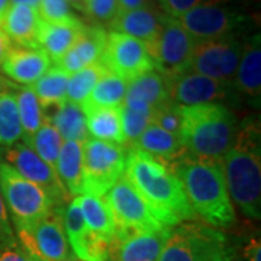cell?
I'll list each match as a JSON object with an SVG mask.
<instances>
[{"mask_svg":"<svg viewBox=\"0 0 261 261\" xmlns=\"http://www.w3.org/2000/svg\"><path fill=\"white\" fill-rule=\"evenodd\" d=\"M195 44V38L178 23L177 19L166 16L157 37L147 44L154 70L166 79L187 71Z\"/></svg>","mask_w":261,"mask_h":261,"instance_id":"cell-10","label":"cell"},{"mask_svg":"<svg viewBox=\"0 0 261 261\" xmlns=\"http://www.w3.org/2000/svg\"><path fill=\"white\" fill-rule=\"evenodd\" d=\"M180 141L186 155L222 161L232 147L238 126L235 113L222 103L180 106Z\"/></svg>","mask_w":261,"mask_h":261,"instance_id":"cell-4","label":"cell"},{"mask_svg":"<svg viewBox=\"0 0 261 261\" xmlns=\"http://www.w3.org/2000/svg\"><path fill=\"white\" fill-rule=\"evenodd\" d=\"M130 147L145 152L147 155L167 167L174 164L186 154L178 135L161 129L154 123H149L137 142Z\"/></svg>","mask_w":261,"mask_h":261,"instance_id":"cell-23","label":"cell"},{"mask_svg":"<svg viewBox=\"0 0 261 261\" xmlns=\"http://www.w3.org/2000/svg\"><path fill=\"white\" fill-rule=\"evenodd\" d=\"M38 15L41 20L51 23L67 22L77 18L71 10V6L65 0H41Z\"/></svg>","mask_w":261,"mask_h":261,"instance_id":"cell-37","label":"cell"},{"mask_svg":"<svg viewBox=\"0 0 261 261\" xmlns=\"http://www.w3.org/2000/svg\"><path fill=\"white\" fill-rule=\"evenodd\" d=\"M44 119L49 121L61 138L64 141H77L84 142L89 138L87 125H86V113L80 105L65 100L54 109H48L42 112Z\"/></svg>","mask_w":261,"mask_h":261,"instance_id":"cell-25","label":"cell"},{"mask_svg":"<svg viewBox=\"0 0 261 261\" xmlns=\"http://www.w3.org/2000/svg\"><path fill=\"white\" fill-rule=\"evenodd\" d=\"M261 244L258 238H251L244 247V260L261 261Z\"/></svg>","mask_w":261,"mask_h":261,"instance_id":"cell-42","label":"cell"},{"mask_svg":"<svg viewBox=\"0 0 261 261\" xmlns=\"http://www.w3.org/2000/svg\"><path fill=\"white\" fill-rule=\"evenodd\" d=\"M84 27L86 25L79 18L58 23L39 20L38 45L47 53L49 60L57 64L82 35Z\"/></svg>","mask_w":261,"mask_h":261,"instance_id":"cell-21","label":"cell"},{"mask_svg":"<svg viewBox=\"0 0 261 261\" xmlns=\"http://www.w3.org/2000/svg\"><path fill=\"white\" fill-rule=\"evenodd\" d=\"M125 177L151 207L154 216L167 228L196 221L180 178L164 164L140 149L126 147Z\"/></svg>","mask_w":261,"mask_h":261,"instance_id":"cell-1","label":"cell"},{"mask_svg":"<svg viewBox=\"0 0 261 261\" xmlns=\"http://www.w3.org/2000/svg\"><path fill=\"white\" fill-rule=\"evenodd\" d=\"M77 202L87 229L111 245L116 233V228L111 209L106 202L102 197L92 195L77 196Z\"/></svg>","mask_w":261,"mask_h":261,"instance_id":"cell-27","label":"cell"},{"mask_svg":"<svg viewBox=\"0 0 261 261\" xmlns=\"http://www.w3.org/2000/svg\"><path fill=\"white\" fill-rule=\"evenodd\" d=\"M121 121L125 141H126V144H129L130 147L137 142V140L141 137V134L152 122V119L147 115L134 112L125 106H121Z\"/></svg>","mask_w":261,"mask_h":261,"instance_id":"cell-36","label":"cell"},{"mask_svg":"<svg viewBox=\"0 0 261 261\" xmlns=\"http://www.w3.org/2000/svg\"><path fill=\"white\" fill-rule=\"evenodd\" d=\"M152 5L151 0H118V13L119 12H128V10L140 9Z\"/></svg>","mask_w":261,"mask_h":261,"instance_id":"cell-43","label":"cell"},{"mask_svg":"<svg viewBox=\"0 0 261 261\" xmlns=\"http://www.w3.org/2000/svg\"><path fill=\"white\" fill-rule=\"evenodd\" d=\"M235 261H238V260H235Z\"/></svg>","mask_w":261,"mask_h":261,"instance_id":"cell-53","label":"cell"},{"mask_svg":"<svg viewBox=\"0 0 261 261\" xmlns=\"http://www.w3.org/2000/svg\"><path fill=\"white\" fill-rule=\"evenodd\" d=\"M15 229L18 241L28 255L42 261H77L65 237L64 206H56L37 222Z\"/></svg>","mask_w":261,"mask_h":261,"instance_id":"cell-9","label":"cell"},{"mask_svg":"<svg viewBox=\"0 0 261 261\" xmlns=\"http://www.w3.org/2000/svg\"><path fill=\"white\" fill-rule=\"evenodd\" d=\"M16 87L0 93V148L12 147L23 137L15 94Z\"/></svg>","mask_w":261,"mask_h":261,"instance_id":"cell-32","label":"cell"},{"mask_svg":"<svg viewBox=\"0 0 261 261\" xmlns=\"http://www.w3.org/2000/svg\"><path fill=\"white\" fill-rule=\"evenodd\" d=\"M177 20L195 41H207L237 37L245 27L247 16L238 9L225 5V0H212L189 10Z\"/></svg>","mask_w":261,"mask_h":261,"instance_id":"cell-11","label":"cell"},{"mask_svg":"<svg viewBox=\"0 0 261 261\" xmlns=\"http://www.w3.org/2000/svg\"><path fill=\"white\" fill-rule=\"evenodd\" d=\"M237 252L222 231L187 221L171 228L159 261H235Z\"/></svg>","mask_w":261,"mask_h":261,"instance_id":"cell-5","label":"cell"},{"mask_svg":"<svg viewBox=\"0 0 261 261\" xmlns=\"http://www.w3.org/2000/svg\"><path fill=\"white\" fill-rule=\"evenodd\" d=\"M51 60L42 48H23L12 45L5 61L3 73L18 86H34L51 67Z\"/></svg>","mask_w":261,"mask_h":261,"instance_id":"cell-18","label":"cell"},{"mask_svg":"<svg viewBox=\"0 0 261 261\" xmlns=\"http://www.w3.org/2000/svg\"><path fill=\"white\" fill-rule=\"evenodd\" d=\"M16 86H18V84L10 83L8 79H5L3 75L0 74V93H2V92H5V90L13 89V87H16Z\"/></svg>","mask_w":261,"mask_h":261,"instance_id":"cell-48","label":"cell"},{"mask_svg":"<svg viewBox=\"0 0 261 261\" xmlns=\"http://www.w3.org/2000/svg\"><path fill=\"white\" fill-rule=\"evenodd\" d=\"M212 0H160V8L168 18L178 19L196 6Z\"/></svg>","mask_w":261,"mask_h":261,"instance_id":"cell-41","label":"cell"},{"mask_svg":"<svg viewBox=\"0 0 261 261\" xmlns=\"http://www.w3.org/2000/svg\"><path fill=\"white\" fill-rule=\"evenodd\" d=\"M0 161L18 171L22 177L44 189L56 206H64L70 202L71 196L67 193L56 170H53L45 161L39 159L23 142L0 148Z\"/></svg>","mask_w":261,"mask_h":261,"instance_id":"cell-14","label":"cell"},{"mask_svg":"<svg viewBox=\"0 0 261 261\" xmlns=\"http://www.w3.org/2000/svg\"><path fill=\"white\" fill-rule=\"evenodd\" d=\"M170 99L178 106H195L206 103H222L232 99L235 90L231 83L218 82L211 77L185 71L166 79Z\"/></svg>","mask_w":261,"mask_h":261,"instance_id":"cell-15","label":"cell"},{"mask_svg":"<svg viewBox=\"0 0 261 261\" xmlns=\"http://www.w3.org/2000/svg\"><path fill=\"white\" fill-rule=\"evenodd\" d=\"M154 125H157L161 129L167 130L170 134L178 135L180 134V128H181V111L180 106L173 102H168L167 105L159 108L154 116H152V122Z\"/></svg>","mask_w":261,"mask_h":261,"instance_id":"cell-38","label":"cell"},{"mask_svg":"<svg viewBox=\"0 0 261 261\" xmlns=\"http://www.w3.org/2000/svg\"><path fill=\"white\" fill-rule=\"evenodd\" d=\"M105 73H106V68L99 61L96 64L89 65L80 71L70 74L68 82H67V89H65L67 100L82 106L87 100L89 94L92 93L96 83Z\"/></svg>","mask_w":261,"mask_h":261,"instance_id":"cell-35","label":"cell"},{"mask_svg":"<svg viewBox=\"0 0 261 261\" xmlns=\"http://www.w3.org/2000/svg\"><path fill=\"white\" fill-rule=\"evenodd\" d=\"M86 113V125L89 138L105 141L116 145L126 144L121 121V108L119 109H89Z\"/></svg>","mask_w":261,"mask_h":261,"instance_id":"cell-28","label":"cell"},{"mask_svg":"<svg viewBox=\"0 0 261 261\" xmlns=\"http://www.w3.org/2000/svg\"><path fill=\"white\" fill-rule=\"evenodd\" d=\"M10 8V0H0V28L3 25V20L6 18V13Z\"/></svg>","mask_w":261,"mask_h":261,"instance_id":"cell-47","label":"cell"},{"mask_svg":"<svg viewBox=\"0 0 261 261\" xmlns=\"http://www.w3.org/2000/svg\"><path fill=\"white\" fill-rule=\"evenodd\" d=\"M235 92L247 96L252 102L261 97V42L260 35L244 41L241 60L232 82Z\"/></svg>","mask_w":261,"mask_h":261,"instance_id":"cell-22","label":"cell"},{"mask_svg":"<svg viewBox=\"0 0 261 261\" xmlns=\"http://www.w3.org/2000/svg\"><path fill=\"white\" fill-rule=\"evenodd\" d=\"M0 261H31L13 231L0 235Z\"/></svg>","mask_w":261,"mask_h":261,"instance_id":"cell-40","label":"cell"},{"mask_svg":"<svg viewBox=\"0 0 261 261\" xmlns=\"http://www.w3.org/2000/svg\"><path fill=\"white\" fill-rule=\"evenodd\" d=\"M260 126L247 121L238 126L232 147L221 161L229 197L247 218H261Z\"/></svg>","mask_w":261,"mask_h":261,"instance_id":"cell-3","label":"cell"},{"mask_svg":"<svg viewBox=\"0 0 261 261\" xmlns=\"http://www.w3.org/2000/svg\"><path fill=\"white\" fill-rule=\"evenodd\" d=\"M10 48H12V41H10L9 37L0 28V65L5 61V58L8 56Z\"/></svg>","mask_w":261,"mask_h":261,"instance_id":"cell-45","label":"cell"},{"mask_svg":"<svg viewBox=\"0 0 261 261\" xmlns=\"http://www.w3.org/2000/svg\"><path fill=\"white\" fill-rule=\"evenodd\" d=\"M29 258H31V261H42L39 260V258H37V257H32V255H29Z\"/></svg>","mask_w":261,"mask_h":261,"instance_id":"cell-50","label":"cell"},{"mask_svg":"<svg viewBox=\"0 0 261 261\" xmlns=\"http://www.w3.org/2000/svg\"><path fill=\"white\" fill-rule=\"evenodd\" d=\"M64 140L58 134L56 126L47 119H44L39 129L27 140H23V144L28 145L42 161H45L49 167L56 170L58 154L61 151ZM57 173V171H56Z\"/></svg>","mask_w":261,"mask_h":261,"instance_id":"cell-33","label":"cell"},{"mask_svg":"<svg viewBox=\"0 0 261 261\" xmlns=\"http://www.w3.org/2000/svg\"><path fill=\"white\" fill-rule=\"evenodd\" d=\"M126 93L148 103L154 111L171 102L168 94L167 80L155 70L147 71L128 82Z\"/></svg>","mask_w":261,"mask_h":261,"instance_id":"cell-30","label":"cell"},{"mask_svg":"<svg viewBox=\"0 0 261 261\" xmlns=\"http://www.w3.org/2000/svg\"><path fill=\"white\" fill-rule=\"evenodd\" d=\"M38 10L25 5H10L3 20L2 31L15 45L23 48H39L38 45Z\"/></svg>","mask_w":261,"mask_h":261,"instance_id":"cell-24","label":"cell"},{"mask_svg":"<svg viewBox=\"0 0 261 261\" xmlns=\"http://www.w3.org/2000/svg\"><path fill=\"white\" fill-rule=\"evenodd\" d=\"M68 77L70 74L67 71L61 70L57 65H51L47 73L32 86L42 112L48 109H54L67 100L65 89Z\"/></svg>","mask_w":261,"mask_h":261,"instance_id":"cell-31","label":"cell"},{"mask_svg":"<svg viewBox=\"0 0 261 261\" xmlns=\"http://www.w3.org/2000/svg\"><path fill=\"white\" fill-rule=\"evenodd\" d=\"M0 193L15 228L34 224L56 207L44 189L3 161H0Z\"/></svg>","mask_w":261,"mask_h":261,"instance_id":"cell-6","label":"cell"},{"mask_svg":"<svg viewBox=\"0 0 261 261\" xmlns=\"http://www.w3.org/2000/svg\"><path fill=\"white\" fill-rule=\"evenodd\" d=\"M126 147L87 138L83 142L82 195L103 197L125 174Z\"/></svg>","mask_w":261,"mask_h":261,"instance_id":"cell-7","label":"cell"},{"mask_svg":"<svg viewBox=\"0 0 261 261\" xmlns=\"http://www.w3.org/2000/svg\"><path fill=\"white\" fill-rule=\"evenodd\" d=\"M56 171L67 193L71 196V199L82 195L83 142H77V141L63 142V147L57 160Z\"/></svg>","mask_w":261,"mask_h":261,"instance_id":"cell-26","label":"cell"},{"mask_svg":"<svg viewBox=\"0 0 261 261\" xmlns=\"http://www.w3.org/2000/svg\"><path fill=\"white\" fill-rule=\"evenodd\" d=\"M164 18L166 15L163 13V10L152 3L140 9L119 12L108 27L113 32L125 34L128 37L149 44L157 37Z\"/></svg>","mask_w":261,"mask_h":261,"instance_id":"cell-20","label":"cell"},{"mask_svg":"<svg viewBox=\"0 0 261 261\" xmlns=\"http://www.w3.org/2000/svg\"><path fill=\"white\" fill-rule=\"evenodd\" d=\"M12 231H13V228H12V224H10L9 214L6 211V206H5L3 197H2V193H0V235L12 232Z\"/></svg>","mask_w":261,"mask_h":261,"instance_id":"cell-44","label":"cell"},{"mask_svg":"<svg viewBox=\"0 0 261 261\" xmlns=\"http://www.w3.org/2000/svg\"><path fill=\"white\" fill-rule=\"evenodd\" d=\"M65 261H73V260H65Z\"/></svg>","mask_w":261,"mask_h":261,"instance_id":"cell-51","label":"cell"},{"mask_svg":"<svg viewBox=\"0 0 261 261\" xmlns=\"http://www.w3.org/2000/svg\"><path fill=\"white\" fill-rule=\"evenodd\" d=\"M171 228L161 231L135 232L115 237L111 244L109 260L113 261H159L167 243Z\"/></svg>","mask_w":261,"mask_h":261,"instance_id":"cell-17","label":"cell"},{"mask_svg":"<svg viewBox=\"0 0 261 261\" xmlns=\"http://www.w3.org/2000/svg\"><path fill=\"white\" fill-rule=\"evenodd\" d=\"M100 64L106 71L121 77L126 83L154 70L145 42L113 31L106 35Z\"/></svg>","mask_w":261,"mask_h":261,"instance_id":"cell-13","label":"cell"},{"mask_svg":"<svg viewBox=\"0 0 261 261\" xmlns=\"http://www.w3.org/2000/svg\"><path fill=\"white\" fill-rule=\"evenodd\" d=\"M64 231L70 250L80 261H108L111 254V245L92 233L84 224L83 215L73 197L64 209Z\"/></svg>","mask_w":261,"mask_h":261,"instance_id":"cell-16","label":"cell"},{"mask_svg":"<svg viewBox=\"0 0 261 261\" xmlns=\"http://www.w3.org/2000/svg\"><path fill=\"white\" fill-rule=\"evenodd\" d=\"M243 49L244 41L238 37L196 41L187 71L232 84Z\"/></svg>","mask_w":261,"mask_h":261,"instance_id":"cell-12","label":"cell"},{"mask_svg":"<svg viewBox=\"0 0 261 261\" xmlns=\"http://www.w3.org/2000/svg\"><path fill=\"white\" fill-rule=\"evenodd\" d=\"M118 0H86L84 13L99 27L100 23H111L118 15Z\"/></svg>","mask_w":261,"mask_h":261,"instance_id":"cell-39","label":"cell"},{"mask_svg":"<svg viewBox=\"0 0 261 261\" xmlns=\"http://www.w3.org/2000/svg\"><path fill=\"white\" fill-rule=\"evenodd\" d=\"M106 35L108 32L102 27L86 25L82 35L73 44V47L54 65L67 71L68 74H73L89 65L99 63L106 44Z\"/></svg>","mask_w":261,"mask_h":261,"instance_id":"cell-19","label":"cell"},{"mask_svg":"<svg viewBox=\"0 0 261 261\" xmlns=\"http://www.w3.org/2000/svg\"><path fill=\"white\" fill-rule=\"evenodd\" d=\"M105 202L109 206L115 221V237L161 231L167 228L154 216L145 199L130 185L125 174L105 195Z\"/></svg>","mask_w":261,"mask_h":261,"instance_id":"cell-8","label":"cell"},{"mask_svg":"<svg viewBox=\"0 0 261 261\" xmlns=\"http://www.w3.org/2000/svg\"><path fill=\"white\" fill-rule=\"evenodd\" d=\"M168 168L183 183L196 218L216 229H226L235 224V209L225 185L221 161L185 154Z\"/></svg>","mask_w":261,"mask_h":261,"instance_id":"cell-2","label":"cell"},{"mask_svg":"<svg viewBox=\"0 0 261 261\" xmlns=\"http://www.w3.org/2000/svg\"><path fill=\"white\" fill-rule=\"evenodd\" d=\"M39 3H41V0H10V5H25V6H29L35 10H38L39 8Z\"/></svg>","mask_w":261,"mask_h":261,"instance_id":"cell-46","label":"cell"},{"mask_svg":"<svg viewBox=\"0 0 261 261\" xmlns=\"http://www.w3.org/2000/svg\"><path fill=\"white\" fill-rule=\"evenodd\" d=\"M15 94L18 103L19 118L23 130L22 140H27L39 129V126L44 122V115L32 86H18Z\"/></svg>","mask_w":261,"mask_h":261,"instance_id":"cell-34","label":"cell"},{"mask_svg":"<svg viewBox=\"0 0 261 261\" xmlns=\"http://www.w3.org/2000/svg\"><path fill=\"white\" fill-rule=\"evenodd\" d=\"M108 261H113V260H108Z\"/></svg>","mask_w":261,"mask_h":261,"instance_id":"cell-52","label":"cell"},{"mask_svg":"<svg viewBox=\"0 0 261 261\" xmlns=\"http://www.w3.org/2000/svg\"><path fill=\"white\" fill-rule=\"evenodd\" d=\"M126 89H128V83L123 79L106 71L99 79V82L96 83L92 93L89 94L87 100L82 105V108L83 111L97 109V108L119 109L125 100Z\"/></svg>","mask_w":261,"mask_h":261,"instance_id":"cell-29","label":"cell"},{"mask_svg":"<svg viewBox=\"0 0 261 261\" xmlns=\"http://www.w3.org/2000/svg\"><path fill=\"white\" fill-rule=\"evenodd\" d=\"M70 6H73L79 12H84V2L86 0H65Z\"/></svg>","mask_w":261,"mask_h":261,"instance_id":"cell-49","label":"cell"}]
</instances>
